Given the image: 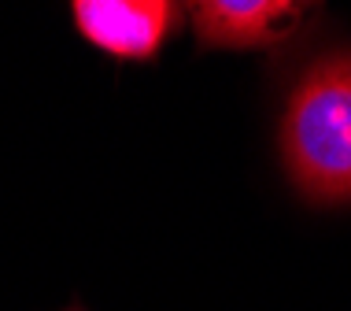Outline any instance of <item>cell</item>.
<instances>
[{
  "instance_id": "1",
  "label": "cell",
  "mask_w": 351,
  "mask_h": 311,
  "mask_svg": "<svg viewBox=\"0 0 351 311\" xmlns=\"http://www.w3.org/2000/svg\"><path fill=\"white\" fill-rule=\"evenodd\" d=\"M281 163L311 204H351V49L300 74L281 115Z\"/></svg>"
},
{
  "instance_id": "2",
  "label": "cell",
  "mask_w": 351,
  "mask_h": 311,
  "mask_svg": "<svg viewBox=\"0 0 351 311\" xmlns=\"http://www.w3.org/2000/svg\"><path fill=\"white\" fill-rule=\"evenodd\" d=\"M71 15L93 49L134 63L156 60L182 23V8L167 0H78Z\"/></svg>"
},
{
  "instance_id": "3",
  "label": "cell",
  "mask_w": 351,
  "mask_h": 311,
  "mask_svg": "<svg viewBox=\"0 0 351 311\" xmlns=\"http://www.w3.org/2000/svg\"><path fill=\"white\" fill-rule=\"evenodd\" d=\"M193 30L200 49H267L300 26L303 8L289 0H204L193 4Z\"/></svg>"
}]
</instances>
